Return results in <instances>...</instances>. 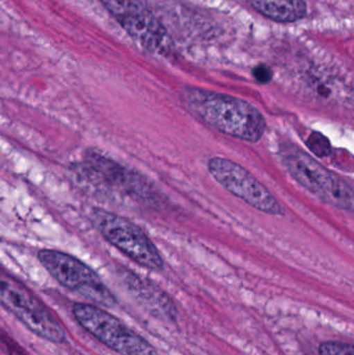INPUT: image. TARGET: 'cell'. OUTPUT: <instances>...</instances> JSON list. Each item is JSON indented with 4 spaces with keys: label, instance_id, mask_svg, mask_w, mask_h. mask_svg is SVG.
Returning a JSON list of instances; mask_svg holds the SVG:
<instances>
[{
    "label": "cell",
    "instance_id": "8992f818",
    "mask_svg": "<svg viewBox=\"0 0 354 355\" xmlns=\"http://www.w3.org/2000/svg\"><path fill=\"white\" fill-rule=\"evenodd\" d=\"M78 324L98 341L121 355H158L139 334L101 306L78 302L72 309Z\"/></svg>",
    "mask_w": 354,
    "mask_h": 355
},
{
    "label": "cell",
    "instance_id": "7a4b0ae2",
    "mask_svg": "<svg viewBox=\"0 0 354 355\" xmlns=\"http://www.w3.org/2000/svg\"><path fill=\"white\" fill-rule=\"evenodd\" d=\"M280 154L289 174L308 191L334 208L353 211V189L348 182L297 146L286 145Z\"/></svg>",
    "mask_w": 354,
    "mask_h": 355
},
{
    "label": "cell",
    "instance_id": "4fadbf2b",
    "mask_svg": "<svg viewBox=\"0 0 354 355\" xmlns=\"http://www.w3.org/2000/svg\"><path fill=\"white\" fill-rule=\"evenodd\" d=\"M254 77L260 83H268L272 78V72L265 64L256 67L253 71Z\"/></svg>",
    "mask_w": 354,
    "mask_h": 355
},
{
    "label": "cell",
    "instance_id": "3957f363",
    "mask_svg": "<svg viewBox=\"0 0 354 355\" xmlns=\"http://www.w3.org/2000/svg\"><path fill=\"white\" fill-rule=\"evenodd\" d=\"M0 304L41 339L55 344L66 342V329L53 313L28 287L1 266Z\"/></svg>",
    "mask_w": 354,
    "mask_h": 355
},
{
    "label": "cell",
    "instance_id": "6da1fadb",
    "mask_svg": "<svg viewBox=\"0 0 354 355\" xmlns=\"http://www.w3.org/2000/svg\"><path fill=\"white\" fill-rule=\"evenodd\" d=\"M181 97L193 116L228 137L255 144L267 128L259 110L240 98L197 87L185 89Z\"/></svg>",
    "mask_w": 354,
    "mask_h": 355
},
{
    "label": "cell",
    "instance_id": "30bf717a",
    "mask_svg": "<svg viewBox=\"0 0 354 355\" xmlns=\"http://www.w3.org/2000/svg\"><path fill=\"white\" fill-rule=\"evenodd\" d=\"M127 286L133 296L139 300L141 304L147 308L154 316L161 320H175L177 318V310L174 302L157 286L148 279L133 275H127Z\"/></svg>",
    "mask_w": 354,
    "mask_h": 355
},
{
    "label": "cell",
    "instance_id": "8fae6325",
    "mask_svg": "<svg viewBox=\"0 0 354 355\" xmlns=\"http://www.w3.org/2000/svg\"><path fill=\"white\" fill-rule=\"evenodd\" d=\"M260 14L276 22L292 23L307 12L303 0H247Z\"/></svg>",
    "mask_w": 354,
    "mask_h": 355
},
{
    "label": "cell",
    "instance_id": "5b68a950",
    "mask_svg": "<svg viewBox=\"0 0 354 355\" xmlns=\"http://www.w3.org/2000/svg\"><path fill=\"white\" fill-rule=\"evenodd\" d=\"M39 262L60 285L98 306L112 308L116 296L93 268L76 257L56 250H42Z\"/></svg>",
    "mask_w": 354,
    "mask_h": 355
},
{
    "label": "cell",
    "instance_id": "277c9868",
    "mask_svg": "<svg viewBox=\"0 0 354 355\" xmlns=\"http://www.w3.org/2000/svg\"><path fill=\"white\" fill-rule=\"evenodd\" d=\"M89 220L108 243L139 266L153 271L163 269V260L155 244L132 221L100 208L91 211Z\"/></svg>",
    "mask_w": 354,
    "mask_h": 355
},
{
    "label": "cell",
    "instance_id": "52a82bcc",
    "mask_svg": "<svg viewBox=\"0 0 354 355\" xmlns=\"http://www.w3.org/2000/svg\"><path fill=\"white\" fill-rule=\"evenodd\" d=\"M126 33L141 48L164 55L172 48V40L157 17L143 0H100Z\"/></svg>",
    "mask_w": 354,
    "mask_h": 355
},
{
    "label": "cell",
    "instance_id": "ba28073f",
    "mask_svg": "<svg viewBox=\"0 0 354 355\" xmlns=\"http://www.w3.org/2000/svg\"><path fill=\"white\" fill-rule=\"evenodd\" d=\"M208 171L224 189L253 208L274 216L284 214L278 198L240 164L227 158L213 157L208 162Z\"/></svg>",
    "mask_w": 354,
    "mask_h": 355
},
{
    "label": "cell",
    "instance_id": "9c48e42d",
    "mask_svg": "<svg viewBox=\"0 0 354 355\" xmlns=\"http://www.w3.org/2000/svg\"><path fill=\"white\" fill-rule=\"evenodd\" d=\"M83 174L110 189L133 198H147V184L139 175L108 157L100 150L91 148L83 156Z\"/></svg>",
    "mask_w": 354,
    "mask_h": 355
},
{
    "label": "cell",
    "instance_id": "7c38bea8",
    "mask_svg": "<svg viewBox=\"0 0 354 355\" xmlns=\"http://www.w3.org/2000/svg\"><path fill=\"white\" fill-rule=\"evenodd\" d=\"M353 346L343 342H324L319 346V355H353Z\"/></svg>",
    "mask_w": 354,
    "mask_h": 355
}]
</instances>
